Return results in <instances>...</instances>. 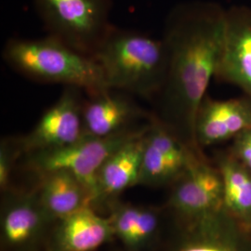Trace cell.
<instances>
[{
	"mask_svg": "<svg viewBox=\"0 0 251 251\" xmlns=\"http://www.w3.org/2000/svg\"><path fill=\"white\" fill-rule=\"evenodd\" d=\"M226 9L213 2L178 5L166 20L162 40L166 75L152 100V117L198 152V108L215 77L225 37Z\"/></svg>",
	"mask_w": 251,
	"mask_h": 251,
	"instance_id": "cell-1",
	"label": "cell"
},
{
	"mask_svg": "<svg viewBox=\"0 0 251 251\" xmlns=\"http://www.w3.org/2000/svg\"><path fill=\"white\" fill-rule=\"evenodd\" d=\"M92 57L99 64L109 89L151 102L161 89L166 75L162 38L113 25Z\"/></svg>",
	"mask_w": 251,
	"mask_h": 251,
	"instance_id": "cell-2",
	"label": "cell"
},
{
	"mask_svg": "<svg viewBox=\"0 0 251 251\" xmlns=\"http://www.w3.org/2000/svg\"><path fill=\"white\" fill-rule=\"evenodd\" d=\"M14 71L32 80L75 87L87 93L107 89L95 59L74 50L57 38H11L2 51Z\"/></svg>",
	"mask_w": 251,
	"mask_h": 251,
	"instance_id": "cell-3",
	"label": "cell"
},
{
	"mask_svg": "<svg viewBox=\"0 0 251 251\" xmlns=\"http://www.w3.org/2000/svg\"><path fill=\"white\" fill-rule=\"evenodd\" d=\"M49 36L92 56L111 27L112 0H34Z\"/></svg>",
	"mask_w": 251,
	"mask_h": 251,
	"instance_id": "cell-4",
	"label": "cell"
},
{
	"mask_svg": "<svg viewBox=\"0 0 251 251\" xmlns=\"http://www.w3.org/2000/svg\"><path fill=\"white\" fill-rule=\"evenodd\" d=\"M151 120L117 134L102 138L84 136L65 147L28 153V167L38 175L53 171L70 172L87 189L92 202L99 199L98 174L103 163L120 146L146 132Z\"/></svg>",
	"mask_w": 251,
	"mask_h": 251,
	"instance_id": "cell-5",
	"label": "cell"
},
{
	"mask_svg": "<svg viewBox=\"0 0 251 251\" xmlns=\"http://www.w3.org/2000/svg\"><path fill=\"white\" fill-rule=\"evenodd\" d=\"M83 91L75 87H64L59 99L42 115L34 128L22 136L25 154L65 147L85 136Z\"/></svg>",
	"mask_w": 251,
	"mask_h": 251,
	"instance_id": "cell-6",
	"label": "cell"
},
{
	"mask_svg": "<svg viewBox=\"0 0 251 251\" xmlns=\"http://www.w3.org/2000/svg\"><path fill=\"white\" fill-rule=\"evenodd\" d=\"M152 117L129 93L109 88L97 90L84 100V134L107 137L147 123Z\"/></svg>",
	"mask_w": 251,
	"mask_h": 251,
	"instance_id": "cell-7",
	"label": "cell"
},
{
	"mask_svg": "<svg viewBox=\"0 0 251 251\" xmlns=\"http://www.w3.org/2000/svg\"><path fill=\"white\" fill-rule=\"evenodd\" d=\"M196 153L152 117L144 135L139 184L158 186L177 180Z\"/></svg>",
	"mask_w": 251,
	"mask_h": 251,
	"instance_id": "cell-8",
	"label": "cell"
},
{
	"mask_svg": "<svg viewBox=\"0 0 251 251\" xmlns=\"http://www.w3.org/2000/svg\"><path fill=\"white\" fill-rule=\"evenodd\" d=\"M216 78L233 84L251 100V9H226L225 37Z\"/></svg>",
	"mask_w": 251,
	"mask_h": 251,
	"instance_id": "cell-9",
	"label": "cell"
},
{
	"mask_svg": "<svg viewBox=\"0 0 251 251\" xmlns=\"http://www.w3.org/2000/svg\"><path fill=\"white\" fill-rule=\"evenodd\" d=\"M52 221L37 192L10 197L1 214L2 251H33L41 242Z\"/></svg>",
	"mask_w": 251,
	"mask_h": 251,
	"instance_id": "cell-10",
	"label": "cell"
},
{
	"mask_svg": "<svg viewBox=\"0 0 251 251\" xmlns=\"http://www.w3.org/2000/svg\"><path fill=\"white\" fill-rule=\"evenodd\" d=\"M251 128V100L211 99L206 95L196 117L195 134L198 146H209L235 138Z\"/></svg>",
	"mask_w": 251,
	"mask_h": 251,
	"instance_id": "cell-11",
	"label": "cell"
},
{
	"mask_svg": "<svg viewBox=\"0 0 251 251\" xmlns=\"http://www.w3.org/2000/svg\"><path fill=\"white\" fill-rule=\"evenodd\" d=\"M172 195V204L181 213L190 216L206 214L224 198L223 179L217 171L196 153L180 175Z\"/></svg>",
	"mask_w": 251,
	"mask_h": 251,
	"instance_id": "cell-12",
	"label": "cell"
},
{
	"mask_svg": "<svg viewBox=\"0 0 251 251\" xmlns=\"http://www.w3.org/2000/svg\"><path fill=\"white\" fill-rule=\"evenodd\" d=\"M57 222L50 251H95L115 236L110 218L97 214L90 205Z\"/></svg>",
	"mask_w": 251,
	"mask_h": 251,
	"instance_id": "cell-13",
	"label": "cell"
},
{
	"mask_svg": "<svg viewBox=\"0 0 251 251\" xmlns=\"http://www.w3.org/2000/svg\"><path fill=\"white\" fill-rule=\"evenodd\" d=\"M145 133L120 146L103 163L98 174L99 198L117 196L139 184Z\"/></svg>",
	"mask_w": 251,
	"mask_h": 251,
	"instance_id": "cell-14",
	"label": "cell"
},
{
	"mask_svg": "<svg viewBox=\"0 0 251 251\" xmlns=\"http://www.w3.org/2000/svg\"><path fill=\"white\" fill-rule=\"evenodd\" d=\"M39 175L37 195L46 212L53 221L90 205L91 199L87 189L70 172L53 171Z\"/></svg>",
	"mask_w": 251,
	"mask_h": 251,
	"instance_id": "cell-15",
	"label": "cell"
},
{
	"mask_svg": "<svg viewBox=\"0 0 251 251\" xmlns=\"http://www.w3.org/2000/svg\"><path fill=\"white\" fill-rule=\"evenodd\" d=\"M225 204L238 214L251 211V171L234 157L221 160Z\"/></svg>",
	"mask_w": 251,
	"mask_h": 251,
	"instance_id": "cell-16",
	"label": "cell"
},
{
	"mask_svg": "<svg viewBox=\"0 0 251 251\" xmlns=\"http://www.w3.org/2000/svg\"><path fill=\"white\" fill-rule=\"evenodd\" d=\"M158 224V215L153 209L139 206L134 230L129 242L126 247L132 251H140L145 249L154 238Z\"/></svg>",
	"mask_w": 251,
	"mask_h": 251,
	"instance_id": "cell-17",
	"label": "cell"
},
{
	"mask_svg": "<svg viewBox=\"0 0 251 251\" xmlns=\"http://www.w3.org/2000/svg\"><path fill=\"white\" fill-rule=\"evenodd\" d=\"M21 154H25L22 137L2 139L0 144V187L2 192L9 188L11 173Z\"/></svg>",
	"mask_w": 251,
	"mask_h": 251,
	"instance_id": "cell-18",
	"label": "cell"
},
{
	"mask_svg": "<svg viewBox=\"0 0 251 251\" xmlns=\"http://www.w3.org/2000/svg\"><path fill=\"white\" fill-rule=\"evenodd\" d=\"M233 154L234 158L251 171V128L234 138Z\"/></svg>",
	"mask_w": 251,
	"mask_h": 251,
	"instance_id": "cell-19",
	"label": "cell"
},
{
	"mask_svg": "<svg viewBox=\"0 0 251 251\" xmlns=\"http://www.w3.org/2000/svg\"><path fill=\"white\" fill-rule=\"evenodd\" d=\"M177 251H234L230 248L211 244V243L198 242L189 244L180 248Z\"/></svg>",
	"mask_w": 251,
	"mask_h": 251,
	"instance_id": "cell-20",
	"label": "cell"
}]
</instances>
